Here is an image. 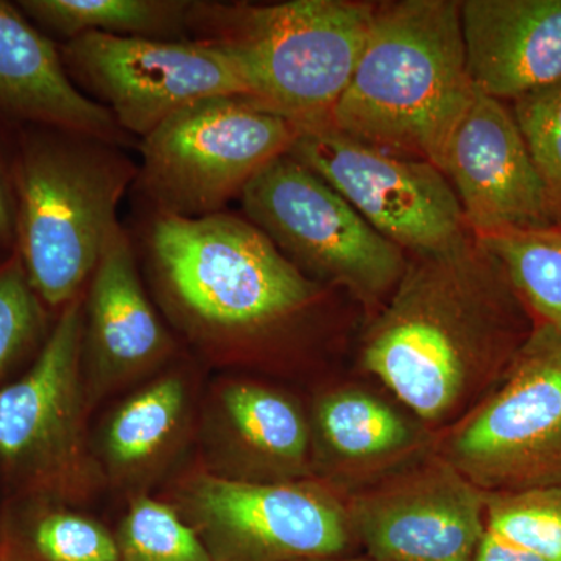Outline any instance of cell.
Returning a JSON list of instances; mask_svg holds the SVG:
<instances>
[{
  "label": "cell",
  "instance_id": "obj_1",
  "mask_svg": "<svg viewBox=\"0 0 561 561\" xmlns=\"http://www.w3.org/2000/svg\"><path fill=\"white\" fill-rule=\"evenodd\" d=\"M537 324L504 265L471 234L453 249L409 256L365 328L360 367L438 434L504 379Z\"/></svg>",
  "mask_w": 561,
  "mask_h": 561
},
{
  "label": "cell",
  "instance_id": "obj_2",
  "mask_svg": "<svg viewBox=\"0 0 561 561\" xmlns=\"http://www.w3.org/2000/svg\"><path fill=\"white\" fill-rule=\"evenodd\" d=\"M474 94L457 0L376 3L359 61L330 125L438 168Z\"/></svg>",
  "mask_w": 561,
  "mask_h": 561
},
{
  "label": "cell",
  "instance_id": "obj_3",
  "mask_svg": "<svg viewBox=\"0 0 561 561\" xmlns=\"http://www.w3.org/2000/svg\"><path fill=\"white\" fill-rule=\"evenodd\" d=\"M375 10L353 0L192 2L187 33L231 62L247 101L308 130L331 124Z\"/></svg>",
  "mask_w": 561,
  "mask_h": 561
},
{
  "label": "cell",
  "instance_id": "obj_4",
  "mask_svg": "<svg viewBox=\"0 0 561 561\" xmlns=\"http://www.w3.org/2000/svg\"><path fill=\"white\" fill-rule=\"evenodd\" d=\"M146 245L176 311L213 337L264 341L300 323L327 291L251 221L232 214L202 219L157 214Z\"/></svg>",
  "mask_w": 561,
  "mask_h": 561
},
{
  "label": "cell",
  "instance_id": "obj_5",
  "mask_svg": "<svg viewBox=\"0 0 561 561\" xmlns=\"http://www.w3.org/2000/svg\"><path fill=\"white\" fill-rule=\"evenodd\" d=\"M139 169L105 140L57 130L28 144L18 169L16 242L28 283L49 306L91 279Z\"/></svg>",
  "mask_w": 561,
  "mask_h": 561
},
{
  "label": "cell",
  "instance_id": "obj_6",
  "mask_svg": "<svg viewBox=\"0 0 561 561\" xmlns=\"http://www.w3.org/2000/svg\"><path fill=\"white\" fill-rule=\"evenodd\" d=\"M245 219L306 276L337 287L375 316L397 289L409 254L382 238L330 184L280 154L241 195Z\"/></svg>",
  "mask_w": 561,
  "mask_h": 561
},
{
  "label": "cell",
  "instance_id": "obj_7",
  "mask_svg": "<svg viewBox=\"0 0 561 561\" xmlns=\"http://www.w3.org/2000/svg\"><path fill=\"white\" fill-rule=\"evenodd\" d=\"M434 451L486 494L561 486V332L538 321L504 379L435 434Z\"/></svg>",
  "mask_w": 561,
  "mask_h": 561
},
{
  "label": "cell",
  "instance_id": "obj_8",
  "mask_svg": "<svg viewBox=\"0 0 561 561\" xmlns=\"http://www.w3.org/2000/svg\"><path fill=\"white\" fill-rule=\"evenodd\" d=\"M300 128L243 98L180 111L142 138L140 191L160 216L224 213L268 162L289 153Z\"/></svg>",
  "mask_w": 561,
  "mask_h": 561
},
{
  "label": "cell",
  "instance_id": "obj_9",
  "mask_svg": "<svg viewBox=\"0 0 561 561\" xmlns=\"http://www.w3.org/2000/svg\"><path fill=\"white\" fill-rule=\"evenodd\" d=\"M289 154L409 256L453 249L472 234L451 184L430 161L379 149L332 125L300 130Z\"/></svg>",
  "mask_w": 561,
  "mask_h": 561
},
{
  "label": "cell",
  "instance_id": "obj_10",
  "mask_svg": "<svg viewBox=\"0 0 561 561\" xmlns=\"http://www.w3.org/2000/svg\"><path fill=\"white\" fill-rule=\"evenodd\" d=\"M214 561H308L356 545L343 494L319 479L249 482L198 474L181 494Z\"/></svg>",
  "mask_w": 561,
  "mask_h": 561
},
{
  "label": "cell",
  "instance_id": "obj_11",
  "mask_svg": "<svg viewBox=\"0 0 561 561\" xmlns=\"http://www.w3.org/2000/svg\"><path fill=\"white\" fill-rule=\"evenodd\" d=\"M61 58L69 76L102 99L122 130L140 138L197 103L249 98L231 62L198 41L84 33L69 39Z\"/></svg>",
  "mask_w": 561,
  "mask_h": 561
},
{
  "label": "cell",
  "instance_id": "obj_12",
  "mask_svg": "<svg viewBox=\"0 0 561 561\" xmlns=\"http://www.w3.org/2000/svg\"><path fill=\"white\" fill-rule=\"evenodd\" d=\"M343 500L356 545L379 561H471L486 531L485 493L434 449Z\"/></svg>",
  "mask_w": 561,
  "mask_h": 561
},
{
  "label": "cell",
  "instance_id": "obj_13",
  "mask_svg": "<svg viewBox=\"0 0 561 561\" xmlns=\"http://www.w3.org/2000/svg\"><path fill=\"white\" fill-rule=\"evenodd\" d=\"M438 169L474 236L556 225L540 176L505 102L476 90Z\"/></svg>",
  "mask_w": 561,
  "mask_h": 561
},
{
  "label": "cell",
  "instance_id": "obj_14",
  "mask_svg": "<svg viewBox=\"0 0 561 561\" xmlns=\"http://www.w3.org/2000/svg\"><path fill=\"white\" fill-rule=\"evenodd\" d=\"M83 300L65 306L38 359L0 390V465L33 481L80 471Z\"/></svg>",
  "mask_w": 561,
  "mask_h": 561
},
{
  "label": "cell",
  "instance_id": "obj_15",
  "mask_svg": "<svg viewBox=\"0 0 561 561\" xmlns=\"http://www.w3.org/2000/svg\"><path fill=\"white\" fill-rule=\"evenodd\" d=\"M313 476L346 494L434 449L435 434L411 412L359 386L321 394L311 423Z\"/></svg>",
  "mask_w": 561,
  "mask_h": 561
},
{
  "label": "cell",
  "instance_id": "obj_16",
  "mask_svg": "<svg viewBox=\"0 0 561 561\" xmlns=\"http://www.w3.org/2000/svg\"><path fill=\"white\" fill-rule=\"evenodd\" d=\"M459 9L476 90L513 102L561 80V0H461Z\"/></svg>",
  "mask_w": 561,
  "mask_h": 561
},
{
  "label": "cell",
  "instance_id": "obj_17",
  "mask_svg": "<svg viewBox=\"0 0 561 561\" xmlns=\"http://www.w3.org/2000/svg\"><path fill=\"white\" fill-rule=\"evenodd\" d=\"M0 111L51 130L125 142L111 111L76 88L54 43L5 2H0Z\"/></svg>",
  "mask_w": 561,
  "mask_h": 561
},
{
  "label": "cell",
  "instance_id": "obj_18",
  "mask_svg": "<svg viewBox=\"0 0 561 561\" xmlns=\"http://www.w3.org/2000/svg\"><path fill=\"white\" fill-rule=\"evenodd\" d=\"M87 309L83 335L95 367L108 378L149 367L171 346L140 283L130 238L121 225L92 273Z\"/></svg>",
  "mask_w": 561,
  "mask_h": 561
},
{
  "label": "cell",
  "instance_id": "obj_19",
  "mask_svg": "<svg viewBox=\"0 0 561 561\" xmlns=\"http://www.w3.org/2000/svg\"><path fill=\"white\" fill-rule=\"evenodd\" d=\"M221 409L253 471L251 482L316 479L311 423L287 394L260 383H232L221 394Z\"/></svg>",
  "mask_w": 561,
  "mask_h": 561
},
{
  "label": "cell",
  "instance_id": "obj_20",
  "mask_svg": "<svg viewBox=\"0 0 561 561\" xmlns=\"http://www.w3.org/2000/svg\"><path fill=\"white\" fill-rule=\"evenodd\" d=\"M22 10L44 27L68 36L106 33L130 38L179 41L187 33L192 2L176 0H25Z\"/></svg>",
  "mask_w": 561,
  "mask_h": 561
},
{
  "label": "cell",
  "instance_id": "obj_21",
  "mask_svg": "<svg viewBox=\"0 0 561 561\" xmlns=\"http://www.w3.org/2000/svg\"><path fill=\"white\" fill-rule=\"evenodd\" d=\"M476 238L504 265L535 319L561 332V224Z\"/></svg>",
  "mask_w": 561,
  "mask_h": 561
},
{
  "label": "cell",
  "instance_id": "obj_22",
  "mask_svg": "<svg viewBox=\"0 0 561 561\" xmlns=\"http://www.w3.org/2000/svg\"><path fill=\"white\" fill-rule=\"evenodd\" d=\"M186 408V389L179 378H162L125 402L105 432L111 465L135 468L161 451L179 427Z\"/></svg>",
  "mask_w": 561,
  "mask_h": 561
},
{
  "label": "cell",
  "instance_id": "obj_23",
  "mask_svg": "<svg viewBox=\"0 0 561 561\" xmlns=\"http://www.w3.org/2000/svg\"><path fill=\"white\" fill-rule=\"evenodd\" d=\"M486 531L540 557L561 561V486L485 493Z\"/></svg>",
  "mask_w": 561,
  "mask_h": 561
},
{
  "label": "cell",
  "instance_id": "obj_24",
  "mask_svg": "<svg viewBox=\"0 0 561 561\" xmlns=\"http://www.w3.org/2000/svg\"><path fill=\"white\" fill-rule=\"evenodd\" d=\"M121 561H214L197 531L150 497L133 501L117 535Z\"/></svg>",
  "mask_w": 561,
  "mask_h": 561
},
{
  "label": "cell",
  "instance_id": "obj_25",
  "mask_svg": "<svg viewBox=\"0 0 561 561\" xmlns=\"http://www.w3.org/2000/svg\"><path fill=\"white\" fill-rule=\"evenodd\" d=\"M512 113L545 187L553 221L561 224V80L515 99Z\"/></svg>",
  "mask_w": 561,
  "mask_h": 561
},
{
  "label": "cell",
  "instance_id": "obj_26",
  "mask_svg": "<svg viewBox=\"0 0 561 561\" xmlns=\"http://www.w3.org/2000/svg\"><path fill=\"white\" fill-rule=\"evenodd\" d=\"M32 551L43 561H121L117 540L101 524L68 512H49L33 524Z\"/></svg>",
  "mask_w": 561,
  "mask_h": 561
},
{
  "label": "cell",
  "instance_id": "obj_27",
  "mask_svg": "<svg viewBox=\"0 0 561 561\" xmlns=\"http://www.w3.org/2000/svg\"><path fill=\"white\" fill-rule=\"evenodd\" d=\"M43 324L39 298L20 257L0 268V373L27 348Z\"/></svg>",
  "mask_w": 561,
  "mask_h": 561
},
{
  "label": "cell",
  "instance_id": "obj_28",
  "mask_svg": "<svg viewBox=\"0 0 561 561\" xmlns=\"http://www.w3.org/2000/svg\"><path fill=\"white\" fill-rule=\"evenodd\" d=\"M471 561H546L534 553L523 551L516 546L500 540L490 531H485L478 552L472 557Z\"/></svg>",
  "mask_w": 561,
  "mask_h": 561
},
{
  "label": "cell",
  "instance_id": "obj_29",
  "mask_svg": "<svg viewBox=\"0 0 561 561\" xmlns=\"http://www.w3.org/2000/svg\"><path fill=\"white\" fill-rule=\"evenodd\" d=\"M14 241H16V213L0 180V249H5Z\"/></svg>",
  "mask_w": 561,
  "mask_h": 561
},
{
  "label": "cell",
  "instance_id": "obj_30",
  "mask_svg": "<svg viewBox=\"0 0 561 561\" xmlns=\"http://www.w3.org/2000/svg\"><path fill=\"white\" fill-rule=\"evenodd\" d=\"M0 561H38V557L13 538H0Z\"/></svg>",
  "mask_w": 561,
  "mask_h": 561
},
{
  "label": "cell",
  "instance_id": "obj_31",
  "mask_svg": "<svg viewBox=\"0 0 561 561\" xmlns=\"http://www.w3.org/2000/svg\"><path fill=\"white\" fill-rule=\"evenodd\" d=\"M308 561H379L375 559H370V557H332V559H321V560H308Z\"/></svg>",
  "mask_w": 561,
  "mask_h": 561
}]
</instances>
